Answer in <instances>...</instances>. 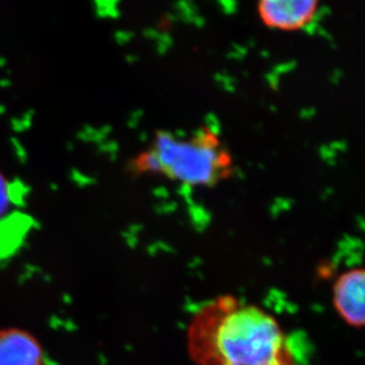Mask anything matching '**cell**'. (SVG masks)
I'll list each match as a JSON object with an SVG mask.
<instances>
[{
	"label": "cell",
	"instance_id": "6da1fadb",
	"mask_svg": "<svg viewBox=\"0 0 365 365\" xmlns=\"http://www.w3.org/2000/svg\"><path fill=\"white\" fill-rule=\"evenodd\" d=\"M187 349L197 365H299L276 318L233 296L217 297L197 311Z\"/></svg>",
	"mask_w": 365,
	"mask_h": 365
},
{
	"label": "cell",
	"instance_id": "7a4b0ae2",
	"mask_svg": "<svg viewBox=\"0 0 365 365\" xmlns=\"http://www.w3.org/2000/svg\"><path fill=\"white\" fill-rule=\"evenodd\" d=\"M129 170L138 175H163L188 186L210 187L231 175L233 160L219 136L207 128L187 138L158 131L152 145L130 160Z\"/></svg>",
	"mask_w": 365,
	"mask_h": 365
},
{
	"label": "cell",
	"instance_id": "3957f363",
	"mask_svg": "<svg viewBox=\"0 0 365 365\" xmlns=\"http://www.w3.org/2000/svg\"><path fill=\"white\" fill-rule=\"evenodd\" d=\"M318 7L319 3L314 0H262L257 11L267 28L297 31L314 21Z\"/></svg>",
	"mask_w": 365,
	"mask_h": 365
},
{
	"label": "cell",
	"instance_id": "277c9868",
	"mask_svg": "<svg viewBox=\"0 0 365 365\" xmlns=\"http://www.w3.org/2000/svg\"><path fill=\"white\" fill-rule=\"evenodd\" d=\"M334 304L349 325L365 327V269L341 274L334 286Z\"/></svg>",
	"mask_w": 365,
	"mask_h": 365
},
{
	"label": "cell",
	"instance_id": "5b68a950",
	"mask_svg": "<svg viewBox=\"0 0 365 365\" xmlns=\"http://www.w3.org/2000/svg\"><path fill=\"white\" fill-rule=\"evenodd\" d=\"M0 365H44L38 341L26 331H0Z\"/></svg>",
	"mask_w": 365,
	"mask_h": 365
},
{
	"label": "cell",
	"instance_id": "8992f818",
	"mask_svg": "<svg viewBox=\"0 0 365 365\" xmlns=\"http://www.w3.org/2000/svg\"><path fill=\"white\" fill-rule=\"evenodd\" d=\"M14 192V185L5 175V173L0 169V219L10 212L11 207L16 199Z\"/></svg>",
	"mask_w": 365,
	"mask_h": 365
}]
</instances>
